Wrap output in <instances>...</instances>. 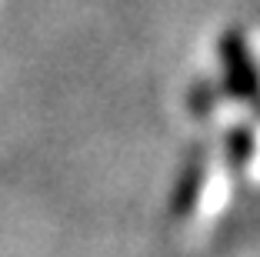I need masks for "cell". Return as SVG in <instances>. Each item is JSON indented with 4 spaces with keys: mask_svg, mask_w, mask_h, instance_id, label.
I'll return each mask as SVG.
<instances>
[{
    "mask_svg": "<svg viewBox=\"0 0 260 257\" xmlns=\"http://www.w3.org/2000/svg\"><path fill=\"white\" fill-rule=\"evenodd\" d=\"M220 64H223V87L237 100H260V74L253 67L250 47L237 31H227L220 37Z\"/></svg>",
    "mask_w": 260,
    "mask_h": 257,
    "instance_id": "1",
    "label": "cell"
},
{
    "mask_svg": "<svg viewBox=\"0 0 260 257\" xmlns=\"http://www.w3.org/2000/svg\"><path fill=\"white\" fill-rule=\"evenodd\" d=\"M204 177H207L204 160L193 157L190 164L184 167V174H180V181H177V187H174V197H170V217L184 220L187 214L197 207L200 190H204Z\"/></svg>",
    "mask_w": 260,
    "mask_h": 257,
    "instance_id": "2",
    "label": "cell"
},
{
    "mask_svg": "<svg viewBox=\"0 0 260 257\" xmlns=\"http://www.w3.org/2000/svg\"><path fill=\"white\" fill-rule=\"evenodd\" d=\"M250 154H253V134H250V130H247V127L230 130V137H227V157H230V164L240 170V167L250 160Z\"/></svg>",
    "mask_w": 260,
    "mask_h": 257,
    "instance_id": "3",
    "label": "cell"
},
{
    "mask_svg": "<svg viewBox=\"0 0 260 257\" xmlns=\"http://www.w3.org/2000/svg\"><path fill=\"white\" fill-rule=\"evenodd\" d=\"M214 100H217V91L210 87V83H200L197 91L190 94V107H193L197 113H207L210 107H214Z\"/></svg>",
    "mask_w": 260,
    "mask_h": 257,
    "instance_id": "4",
    "label": "cell"
}]
</instances>
